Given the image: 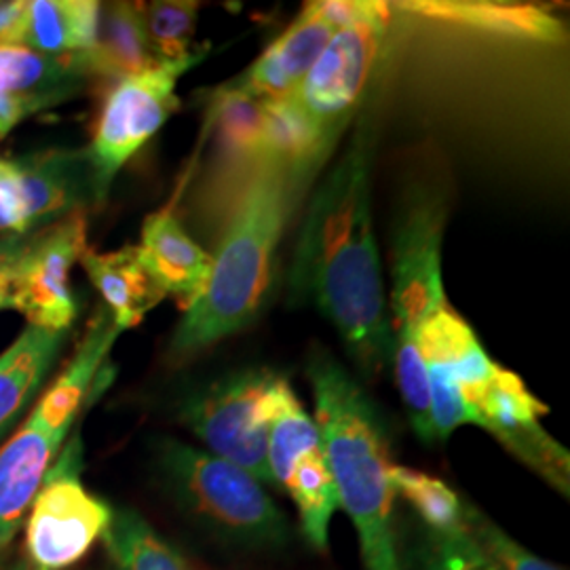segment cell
<instances>
[{
  "label": "cell",
  "instance_id": "1",
  "mask_svg": "<svg viewBox=\"0 0 570 570\" xmlns=\"http://www.w3.org/2000/svg\"><path fill=\"white\" fill-rule=\"evenodd\" d=\"M374 125L364 115L306 204L287 275L289 296L315 306L366 372L393 362L379 244L372 225Z\"/></svg>",
  "mask_w": 570,
  "mask_h": 570
},
{
  "label": "cell",
  "instance_id": "2",
  "mask_svg": "<svg viewBox=\"0 0 570 570\" xmlns=\"http://www.w3.org/2000/svg\"><path fill=\"white\" fill-rule=\"evenodd\" d=\"M324 165L265 155L226 169L225 226L212 254V273L169 341L171 360H190L256 322L285 230Z\"/></svg>",
  "mask_w": 570,
  "mask_h": 570
},
{
  "label": "cell",
  "instance_id": "3",
  "mask_svg": "<svg viewBox=\"0 0 570 570\" xmlns=\"http://www.w3.org/2000/svg\"><path fill=\"white\" fill-rule=\"evenodd\" d=\"M306 374L313 421L338 494V510L353 522L366 570H402L395 532V492L389 480L387 431L366 391L327 351H315Z\"/></svg>",
  "mask_w": 570,
  "mask_h": 570
},
{
  "label": "cell",
  "instance_id": "4",
  "mask_svg": "<svg viewBox=\"0 0 570 570\" xmlns=\"http://www.w3.org/2000/svg\"><path fill=\"white\" fill-rule=\"evenodd\" d=\"M446 209L435 195H414L402 209L393 233V370L414 433L431 444L428 370L416 345L421 327L446 303L442 277Z\"/></svg>",
  "mask_w": 570,
  "mask_h": 570
},
{
  "label": "cell",
  "instance_id": "5",
  "mask_svg": "<svg viewBox=\"0 0 570 570\" xmlns=\"http://www.w3.org/2000/svg\"><path fill=\"white\" fill-rule=\"evenodd\" d=\"M157 469L178 508L226 546L279 550L289 541L284 511L244 469L171 438L157 446Z\"/></svg>",
  "mask_w": 570,
  "mask_h": 570
},
{
  "label": "cell",
  "instance_id": "6",
  "mask_svg": "<svg viewBox=\"0 0 570 570\" xmlns=\"http://www.w3.org/2000/svg\"><path fill=\"white\" fill-rule=\"evenodd\" d=\"M395 4L348 2L343 26L305 81L289 96L311 125L334 142L370 94L379 63L385 60L393 32Z\"/></svg>",
  "mask_w": 570,
  "mask_h": 570
},
{
  "label": "cell",
  "instance_id": "7",
  "mask_svg": "<svg viewBox=\"0 0 570 570\" xmlns=\"http://www.w3.org/2000/svg\"><path fill=\"white\" fill-rule=\"evenodd\" d=\"M284 376L265 367H245L190 391L178 419L209 454L273 484L266 449L277 389Z\"/></svg>",
  "mask_w": 570,
  "mask_h": 570
},
{
  "label": "cell",
  "instance_id": "8",
  "mask_svg": "<svg viewBox=\"0 0 570 570\" xmlns=\"http://www.w3.org/2000/svg\"><path fill=\"white\" fill-rule=\"evenodd\" d=\"M81 438L60 450L23 520L26 562L35 570H68L104 539L115 510L81 482Z\"/></svg>",
  "mask_w": 570,
  "mask_h": 570
},
{
  "label": "cell",
  "instance_id": "9",
  "mask_svg": "<svg viewBox=\"0 0 570 570\" xmlns=\"http://www.w3.org/2000/svg\"><path fill=\"white\" fill-rule=\"evenodd\" d=\"M207 51L209 47H199L183 60L155 63L117 81L106 96L94 142L87 148L98 204L108 197L110 184L127 161L180 108L178 81L184 72L204 61Z\"/></svg>",
  "mask_w": 570,
  "mask_h": 570
},
{
  "label": "cell",
  "instance_id": "10",
  "mask_svg": "<svg viewBox=\"0 0 570 570\" xmlns=\"http://www.w3.org/2000/svg\"><path fill=\"white\" fill-rule=\"evenodd\" d=\"M266 461L273 484L294 501L306 541L313 550L326 551L338 494L317 425L285 379L268 425Z\"/></svg>",
  "mask_w": 570,
  "mask_h": 570
},
{
  "label": "cell",
  "instance_id": "11",
  "mask_svg": "<svg viewBox=\"0 0 570 570\" xmlns=\"http://www.w3.org/2000/svg\"><path fill=\"white\" fill-rule=\"evenodd\" d=\"M416 345L428 370L433 433L444 442L456 429L471 425V404L497 364L468 322L449 305L429 317Z\"/></svg>",
  "mask_w": 570,
  "mask_h": 570
},
{
  "label": "cell",
  "instance_id": "12",
  "mask_svg": "<svg viewBox=\"0 0 570 570\" xmlns=\"http://www.w3.org/2000/svg\"><path fill=\"white\" fill-rule=\"evenodd\" d=\"M87 252V216L72 212L32 233L30 244L13 265L11 308L30 326L68 332L79 315L70 287V268Z\"/></svg>",
  "mask_w": 570,
  "mask_h": 570
},
{
  "label": "cell",
  "instance_id": "13",
  "mask_svg": "<svg viewBox=\"0 0 570 570\" xmlns=\"http://www.w3.org/2000/svg\"><path fill=\"white\" fill-rule=\"evenodd\" d=\"M346 13L348 2H308L252 66L223 87L258 102L289 98L343 26Z\"/></svg>",
  "mask_w": 570,
  "mask_h": 570
},
{
  "label": "cell",
  "instance_id": "14",
  "mask_svg": "<svg viewBox=\"0 0 570 570\" xmlns=\"http://www.w3.org/2000/svg\"><path fill=\"white\" fill-rule=\"evenodd\" d=\"M26 233H37L96 202L87 150H42L16 159Z\"/></svg>",
  "mask_w": 570,
  "mask_h": 570
},
{
  "label": "cell",
  "instance_id": "15",
  "mask_svg": "<svg viewBox=\"0 0 570 570\" xmlns=\"http://www.w3.org/2000/svg\"><path fill=\"white\" fill-rule=\"evenodd\" d=\"M66 438L32 412L0 449V551L16 539Z\"/></svg>",
  "mask_w": 570,
  "mask_h": 570
},
{
  "label": "cell",
  "instance_id": "16",
  "mask_svg": "<svg viewBox=\"0 0 570 570\" xmlns=\"http://www.w3.org/2000/svg\"><path fill=\"white\" fill-rule=\"evenodd\" d=\"M138 249L150 277L165 296L174 294L184 311L202 296L212 273V254L184 230L171 207L144 220Z\"/></svg>",
  "mask_w": 570,
  "mask_h": 570
},
{
  "label": "cell",
  "instance_id": "17",
  "mask_svg": "<svg viewBox=\"0 0 570 570\" xmlns=\"http://www.w3.org/2000/svg\"><path fill=\"white\" fill-rule=\"evenodd\" d=\"M121 330L115 326L110 311L104 306L91 320L89 330L68 367L58 376L35 406V414L53 431L70 433L91 389L98 387L104 362L117 343Z\"/></svg>",
  "mask_w": 570,
  "mask_h": 570
},
{
  "label": "cell",
  "instance_id": "18",
  "mask_svg": "<svg viewBox=\"0 0 570 570\" xmlns=\"http://www.w3.org/2000/svg\"><path fill=\"white\" fill-rule=\"evenodd\" d=\"M79 263L102 294L106 308L121 332L140 326L144 317L165 298L164 289L146 271L138 245L108 254L87 249Z\"/></svg>",
  "mask_w": 570,
  "mask_h": 570
},
{
  "label": "cell",
  "instance_id": "19",
  "mask_svg": "<svg viewBox=\"0 0 570 570\" xmlns=\"http://www.w3.org/2000/svg\"><path fill=\"white\" fill-rule=\"evenodd\" d=\"M68 332L28 326L0 355V440L16 428L60 357Z\"/></svg>",
  "mask_w": 570,
  "mask_h": 570
},
{
  "label": "cell",
  "instance_id": "20",
  "mask_svg": "<svg viewBox=\"0 0 570 570\" xmlns=\"http://www.w3.org/2000/svg\"><path fill=\"white\" fill-rule=\"evenodd\" d=\"M82 77L127 79L153 68L155 60L146 41L142 4L140 2H110L100 13L96 45L87 51H77Z\"/></svg>",
  "mask_w": 570,
  "mask_h": 570
},
{
  "label": "cell",
  "instance_id": "21",
  "mask_svg": "<svg viewBox=\"0 0 570 570\" xmlns=\"http://www.w3.org/2000/svg\"><path fill=\"white\" fill-rule=\"evenodd\" d=\"M102 4L94 0H28L21 45L42 56H68L96 45Z\"/></svg>",
  "mask_w": 570,
  "mask_h": 570
},
{
  "label": "cell",
  "instance_id": "22",
  "mask_svg": "<svg viewBox=\"0 0 570 570\" xmlns=\"http://www.w3.org/2000/svg\"><path fill=\"white\" fill-rule=\"evenodd\" d=\"M79 56H42L23 45L0 42V96H45L70 98L82 81Z\"/></svg>",
  "mask_w": 570,
  "mask_h": 570
},
{
  "label": "cell",
  "instance_id": "23",
  "mask_svg": "<svg viewBox=\"0 0 570 570\" xmlns=\"http://www.w3.org/2000/svg\"><path fill=\"white\" fill-rule=\"evenodd\" d=\"M102 541L112 570H195L138 511H115Z\"/></svg>",
  "mask_w": 570,
  "mask_h": 570
},
{
  "label": "cell",
  "instance_id": "24",
  "mask_svg": "<svg viewBox=\"0 0 570 570\" xmlns=\"http://www.w3.org/2000/svg\"><path fill=\"white\" fill-rule=\"evenodd\" d=\"M389 480L395 497H402L406 501L423 520L428 532L444 537L468 532L465 503L444 480L395 463L391 465Z\"/></svg>",
  "mask_w": 570,
  "mask_h": 570
},
{
  "label": "cell",
  "instance_id": "25",
  "mask_svg": "<svg viewBox=\"0 0 570 570\" xmlns=\"http://www.w3.org/2000/svg\"><path fill=\"white\" fill-rule=\"evenodd\" d=\"M412 13L442 16L449 20L468 21L469 26H482L489 30L510 32V35H529L537 39H556L560 28L550 16L527 9V7H501V4H468V2H414L402 4Z\"/></svg>",
  "mask_w": 570,
  "mask_h": 570
},
{
  "label": "cell",
  "instance_id": "26",
  "mask_svg": "<svg viewBox=\"0 0 570 570\" xmlns=\"http://www.w3.org/2000/svg\"><path fill=\"white\" fill-rule=\"evenodd\" d=\"M199 7V2L190 0H157L142 4L146 41L155 60H183L195 51L193 37Z\"/></svg>",
  "mask_w": 570,
  "mask_h": 570
},
{
  "label": "cell",
  "instance_id": "27",
  "mask_svg": "<svg viewBox=\"0 0 570 570\" xmlns=\"http://www.w3.org/2000/svg\"><path fill=\"white\" fill-rule=\"evenodd\" d=\"M465 527L471 541L487 553V558L499 570H562L520 546L505 530L497 527L489 515L469 503H465Z\"/></svg>",
  "mask_w": 570,
  "mask_h": 570
},
{
  "label": "cell",
  "instance_id": "28",
  "mask_svg": "<svg viewBox=\"0 0 570 570\" xmlns=\"http://www.w3.org/2000/svg\"><path fill=\"white\" fill-rule=\"evenodd\" d=\"M421 556L423 570H499L468 532L452 537L428 532Z\"/></svg>",
  "mask_w": 570,
  "mask_h": 570
},
{
  "label": "cell",
  "instance_id": "29",
  "mask_svg": "<svg viewBox=\"0 0 570 570\" xmlns=\"http://www.w3.org/2000/svg\"><path fill=\"white\" fill-rule=\"evenodd\" d=\"M0 235H28L21 216L18 164L0 159Z\"/></svg>",
  "mask_w": 570,
  "mask_h": 570
},
{
  "label": "cell",
  "instance_id": "30",
  "mask_svg": "<svg viewBox=\"0 0 570 570\" xmlns=\"http://www.w3.org/2000/svg\"><path fill=\"white\" fill-rule=\"evenodd\" d=\"M66 98L58 94H45V96H0V138L7 136L18 122L26 117L45 110L49 106L63 102Z\"/></svg>",
  "mask_w": 570,
  "mask_h": 570
},
{
  "label": "cell",
  "instance_id": "31",
  "mask_svg": "<svg viewBox=\"0 0 570 570\" xmlns=\"http://www.w3.org/2000/svg\"><path fill=\"white\" fill-rule=\"evenodd\" d=\"M28 20V0L0 2V42L21 45Z\"/></svg>",
  "mask_w": 570,
  "mask_h": 570
},
{
  "label": "cell",
  "instance_id": "32",
  "mask_svg": "<svg viewBox=\"0 0 570 570\" xmlns=\"http://www.w3.org/2000/svg\"><path fill=\"white\" fill-rule=\"evenodd\" d=\"M32 233L28 235H0V268L18 263L23 249L30 244Z\"/></svg>",
  "mask_w": 570,
  "mask_h": 570
},
{
  "label": "cell",
  "instance_id": "33",
  "mask_svg": "<svg viewBox=\"0 0 570 570\" xmlns=\"http://www.w3.org/2000/svg\"><path fill=\"white\" fill-rule=\"evenodd\" d=\"M11 285H13V265L0 268V311L11 308Z\"/></svg>",
  "mask_w": 570,
  "mask_h": 570
},
{
  "label": "cell",
  "instance_id": "34",
  "mask_svg": "<svg viewBox=\"0 0 570 570\" xmlns=\"http://www.w3.org/2000/svg\"><path fill=\"white\" fill-rule=\"evenodd\" d=\"M7 570H35V569H30V564H28V562H26V560H20V562H16V564H11V567H9V569Z\"/></svg>",
  "mask_w": 570,
  "mask_h": 570
}]
</instances>
